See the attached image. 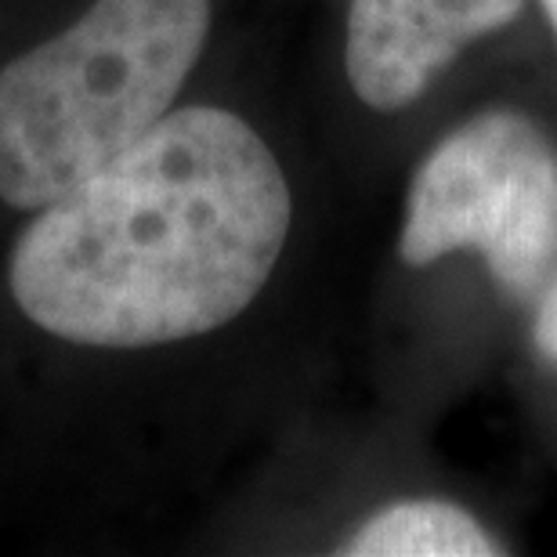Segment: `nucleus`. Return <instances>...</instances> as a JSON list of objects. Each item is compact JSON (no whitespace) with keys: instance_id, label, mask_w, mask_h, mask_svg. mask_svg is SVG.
<instances>
[{"instance_id":"nucleus-1","label":"nucleus","mask_w":557,"mask_h":557,"mask_svg":"<svg viewBox=\"0 0 557 557\" xmlns=\"http://www.w3.org/2000/svg\"><path fill=\"white\" fill-rule=\"evenodd\" d=\"M294 196L232 109H171L40 207L8 261L33 326L84 348H160L221 330L272 278Z\"/></svg>"},{"instance_id":"nucleus-5","label":"nucleus","mask_w":557,"mask_h":557,"mask_svg":"<svg viewBox=\"0 0 557 557\" xmlns=\"http://www.w3.org/2000/svg\"><path fill=\"white\" fill-rule=\"evenodd\" d=\"M348 557H493L496 536L471 510L445 499H403L376 510L344 540Z\"/></svg>"},{"instance_id":"nucleus-3","label":"nucleus","mask_w":557,"mask_h":557,"mask_svg":"<svg viewBox=\"0 0 557 557\" xmlns=\"http://www.w3.org/2000/svg\"><path fill=\"white\" fill-rule=\"evenodd\" d=\"M460 250H474L521 300L557 272V145L518 109L471 116L409 185L403 261L423 269Z\"/></svg>"},{"instance_id":"nucleus-2","label":"nucleus","mask_w":557,"mask_h":557,"mask_svg":"<svg viewBox=\"0 0 557 557\" xmlns=\"http://www.w3.org/2000/svg\"><path fill=\"white\" fill-rule=\"evenodd\" d=\"M210 37V0H95L0 70V199L40 210L171 113Z\"/></svg>"},{"instance_id":"nucleus-6","label":"nucleus","mask_w":557,"mask_h":557,"mask_svg":"<svg viewBox=\"0 0 557 557\" xmlns=\"http://www.w3.org/2000/svg\"><path fill=\"white\" fill-rule=\"evenodd\" d=\"M532 341H536V351L543 355V362H550L557 370V272L547 278V286L540 289L536 322H532Z\"/></svg>"},{"instance_id":"nucleus-7","label":"nucleus","mask_w":557,"mask_h":557,"mask_svg":"<svg viewBox=\"0 0 557 557\" xmlns=\"http://www.w3.org/2000/svg\"><path fill=\"white\" fill-rule=\"evenodd\" d=\"M543 11H547V22H550V29H554V37H557V0H540Z\"/></svg>"},{"instance_id":"nucleus-4","label":"nucleus","mask_w":557,"mask_h":557,"mask_svg":"<svg viewBox=\"0 0 557 557\" xmlns=\"http://www.w3.org/2000/svg\"><path fill=\"white\" fill-rule=\"evenodd\" d=\"M525 0H351L344 70L370 109L398 113L428 95L467 44L507 29Z\"/></svg>"}]
</instances>
